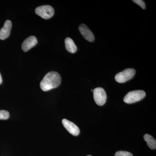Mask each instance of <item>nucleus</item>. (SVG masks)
<instances>
[{"label": "nucleus", "mask_w": 156, "mask_h": 156, "mask_svg": "<svg viewBox=\"0 0 156 156\" xmlns=\"http://www.w3.org/2000/svg\"><path fill=\"white\" fill-rule=\"evenodd\" d=\"M61 77L58 73L55 71L50 72L45 75L40 83V87L43 91L47 92L60 85Z\"/></svg>", "instance_id": "nucleus-1"}, {"label": "nucleus", "mask_w": 156, "mask_h": 156, "mask_svg": "<svg viewBox=\"0 0 156 156\" xmlns=\"http://www.w3.org/2000/svg\"><path fill=\"white\" fill-rule=\"evenodd\" d=\"M146 96V93L143 90H134L128 92L125 96L124 101L125 103L132 104L139 101Z\"/></svg>", "instance_id": "nucleus-2"}, {"label": "nucleus", "mask_w": 156, "mask_h": 156, "mask_svg": "<svg viewBox=\"0 0 156 156\" xmlns=\"http://www.w3.org/2000/svg\"><path fill=\"white\" fill-rule=\"evenodd\" d=\"M136 71L133 68L127 69L117 74L115 76V80L120 83H126L134 77Z\"/></svg>", "instance_id": "nucleus-3"}, {"label": "nucleus", "mask_w": 156, "mask_h": 156, "mask_svg": "<svg viewBox=\"0 0 156 156\" xmlns=\"http://www.w3.org/2000/svg\"><path fill=\"white\" fill-rule=\"evenodd\" d=\"M35 13L43 19H49L54 15V10L53 7L50 5H42L36 9Z\"/></svg>", "instance_id": "nucleus-4"}, {"label": "nucleus", "mask_w": 156, "mask_h": 156, "mask_svg": "<svg viewBox=\"0 0 156 156\" xmlns=\"http://www.w3.org/2000/svg\"><path fill=\"white\" fill-rule=\"evenodd\" d=\"M93 97L95 103L99 106H102L106 102L107 95L103 88L98 87L93 90Z\"/></svg>", "instance_id": "nucleus-5"}, {"label": "nucleus", "mask_w": 156, "mask_h": 156, "mask_svg": "<svg viewBox=\"0 0 156 156\" xmlns=\"http://www.w3.org/2000/svg\"><path fill=\"white\" fill-rule=\"evenodd\" d=\"M62 124L70 134L74 136H78L80 134V128L74 123L66 119H63L62 120Z\"/></svg>", "instance_id": "nucleus-6"}, {"label": "nucleus", "mask_w": 156, "mask_h": 156, "mask_svg": "<svg viewBox=\"0 0 156 156\" xmlns=\"http://www.w3.org/2000/svg\"><path fill=\"white\" fill-rule=\"evenodd\" d=\"M79 30L84 38L89 42H93L95 40V37L92 31L85 24H82L79 27Z\"/></svg>", "instance_id": "nucleus-7"}, {"label": "nucleus", "mask_w": 156, "mask_h": 156, "mask_svg": "<svg viewBox=\"0 0 156 156\" xmlns=\"http://www.w3.org/2000/svg\"><path fill=\"white\" fill-rule=\"evenodd\" d=\"M37 38L34 36L27 37L23 42L22 49L24 52H27L32 48L37 45Z\"/></svg>", "instance_id": "nucleus-8"}, {"label": "nucleus", "mask_w": 156, "mask_h": 156, "mask_svg": "<svg viewBox=\"0 0 156 156\" xmlns=\"http://www.w3.org/2000/svg\"><path fill=\"white\" fill-rule=\"evenodd\" d=\"M12 27V23L10 20H6L4 26L0 30V39L4 40L10 36Z\"/></svg>", "instance_id": "nucleus-9"}, {"label": "nucleus", "mask_w": 156, "mask_h": 156, "mask_svg": "<svg viewBox=\"0 0 156 156\" xmlns=\"http://www.w3.org/2000/svg\"><path fill=\"white\" fill-rule=\"evenodd\" d=\"M66 48L69 53H74L77 51V47L73 40L69 37L66 38L65 41Z\"/></svg>", "instance_id": "nucleus-10"}, {"label": "nucleus", "mask_w": 156, "mask_h": 156, "mask_svg": "<svg viewBox=\"0 0 156 156\" xmlns=\"http://www.w3.org/2000/svg\"><path fill=\"white\" fill-rule=\"evenodd\" d=\"M144 140L147 143L148 146L152 150L155 149L156 148V140L151 135L145 134L144 136Z\"/></svg>", "instance_id": "nucleus-11"}, {"label": "nucleus", "mask_w": 156, "mask_h": 156, "mask_svg": "<svg viewBox=\"0 0 156 156\" xmlns=\"http://www.w3.org/2000/svg\"><path fill=\"white\" fill-rule=\"evenodd\" d=\"M10 117L9 112L7 111L0 110V120H7Z\"/></svg>", "instance_id": "nucleus-12"}, {"label": "nucleus", "mask_w": 156, "mask_h": 156, "mask_svg": "<svg viewBox=\"0 0 156 156\" xmlns=\"http://www.w3.org/2000/svg\"><path fill=\"white\" fill-rule=\"evenodd\" d=\"M115 156H133L132 154L126 151H119L115 154Z\"/></svg>", "instance_id": "nucleus-13"}, {"label": "nucleus", "mask_w": 156, "mask_h": 156, "mask_svg": "<svg viewBox=\"0 0 156 156\" xmlns=\"http://www.w3.org/2000/svg\"><path fill=\"white\" fill-rule=\"evenodd\" d=\"M133 2L140 6L143 9H145V3L143 1H142V0H134Z\"/></svg>", "instance_id": "nucleus-14"}, {"label": "nucleus", "mask_w": 156, "mask_h": 156, "mask_svg": "<svg viewBox=\"0 0 156 156\" xmlns=\"http://www.w3.org/2000/svg\"><path fill=\"white\" fill-rule=\"evenodd\" d=\"M2 83V75L0 73V84H1Z\"/></svg>", "instance_id": "nucleus-15"}, {"label": "nucleus", "mask_w": 156, "mask_h": 156, "mask_svg": "<svg viewBox=\"0 0 156 156\" xmlns=\"http://www.w3.org/2000/svg\"><path fill=\"white\" fill-rule=\"evenodd\" d=\"M87 156H92L90 155H87Z\"/></svg>", "instance_id": "nucleus-16"}, {"label": "nucleus", "mask_w": 156, "mask_h": 156, "mask_svg": "<svg viewBox=\"0 0 156 156\" xmlns=\"http://www.w3.org/2000/svg\"><path fill=\"white\" fill-rule=\"evenodd\" d=\"M91 91H93V90L92 89H91Z\"/></svg>", "instance_id": "nucleus-17"}]
</instances>
